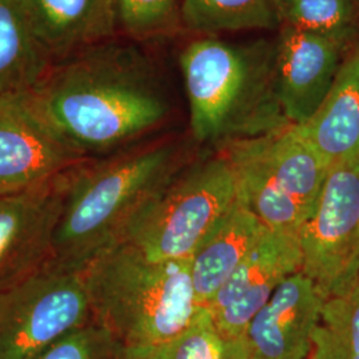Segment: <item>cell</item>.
I'll list each match as a JSON object with an SVG mask.
<instances>
[{
	"label": "cell",
	"mask_w": 359,
	"mask_h": 359,
	"mask_svg": "<svg viewBox=\"0 0 359 359\" xmlns=\"http://www.w3.org/2000/svg\"><path fill=\"white\" fill-rule=\"evenodd\" d=\"M25 95L46 126L86 158L142 137L170 112L152 63L135 48L104 41L50 65Z\"/></svg>",
	"instance_id": "1"
},
{
	"label": "cell",
	"mask_w": 359,
	"mask_h": 359,
	"mask_svg": "<svg viewBox=\"0 0 359 359\" xmlns=\"http://www.w3.org/2000/svg\"><path fill=\"white\" fill-rule=\"evenodd\" d=\"M197 142L226 145L292 126L276 83V40L233 43L203 36L180 55Z\"/></svg>",
	"instance_id": "2"
},
{
	"label": "cell",
	"mask_w": 359,
	"mask_h": 359,
	"mask_svg": "<svg viewBox=\"0 0 359 359\" xmlns=\"http://www.w3.org/2000/svg\"><path fill=\"white\" fill-rule=\"evenodd\" d=\"M180 169L179 151L172 142L102 161L88 158L72 168L50 262L84 271L95 258L123 243L132 219Z\"/></svg>",
	"instance_id": "3"
},
{
	"label": "cell",
	"mask_w": 359,
	"mask_h": 359,
	"mask_svg": "<svg viewBox=\"0 0 359 359\" xmlns=\"http://www.w3.org/2000/svg\"><path fill=\"white\" fill-rule=\"evenodd\" d=\"M92 320L123 347H158L184 332L197 305L191 259L152 261L120 243L84 269Z\"/></svg>",
	"instance_id": "4"
},
{
	"label": "cell",
	"mask_w": 359,
	"mask_h": 359,
	"mask_svg": "<svg viewBox=\"0 0 359 359\" xmlns=\"http://www.w3.org/2000/svg\"><path fill=\"white\" fill-rule=\"evenodd\" d=\"M237 201L270 231L298 238L320 201L329 167L287 126L224 145Z\"/></svg>",
	"instance_id": "5"
},
{
	"label": "cell",
	"mask_w": 359,
	"mask_h": 359,
	"mask_svg": "<svg viewBox=\"0 0 359 359\" xmlns=\"http://www.w3.org/2000/svg\"><path fill=\"white\" fill-rule=\"evenodd\" d=\"M236 201L229 161L219 154L180 169L132 219L123 243L152 261L191 259Z\"/></svg>",
	"instance_id": "6"
},
{
	"label": "cell",
	"mask_w": 359,
	"mask_h": 359,
	"mask_svg": "<svg viewBox=\"0 0 359 359\" xmlns=\"http://www.w3.org/2000/svg\"><path fill=\"white\" fill-rule=\"evenodd\" d=\"M90 321L84 271L48 262L0 290V359H34Z\"/></svg>",
	"instance_id": "7"
},
{
	"label": "cell",
	"mask_w": 359,
	"mask_h": 359,
	"mask_svg": "<svg viewBox=\"0 0 359 359\" xmlns=\"http://www.w3.org/2000/svg\"><path fill=\"white\" fill-rule=\"evenodd\" d=\"M301 271L323 299L359 273V157L329 169L320 201L298 237Z\"/></svg>",
	"instance_id": "8"
},
{
	"label": "cell",
	"mask_w": 359,
	"mask_h": 359,
	"mask_svg": "<svg viewBox=\"0 0 359 359\" xmlns=\"http://www.w3.org/2000/svg\"><path fill=\"white\" fill-rule=\"evenodd\" d=\"M71 169L35 187L0 194V290L51 261Z\"/></svg>",
	"instance_id": "9"
},
{
	"label": "cell",
	"mask_w": 359,
	"mask_h": 359,
	"mask_svg": "<svg viewBox=\"0 0 359 359\" xmlns=\"http://www.w3.org/2000/svg\"><path fill=\"white\" fill-rule=\"evenodd\" d=\"M86 160L46 126L25 92L0 99V194L39 185Z\"/></svg>",
	"instance_id": "10"
},
{
	"label": "cell",
	"mask_w": 359,
	"mask_h": 359,
	"mask_svg": "<svg viewBox=\"0 0 359 359\" xmlns=\"http://www.w3.org/2000/svg\"><path fill=\"white\" fill-rule=\"evenodd\" d=\"M299 270L298 238L265 229L206 308L218 330L231 339H241L277 287Z\"/></svg>",
	"instance_id": "11"
},
{
	"label": "cell",
	"mask_w": 359,
	"mask_h": 359,
	"mask_svg": "<svg viewBox=\"0 0 359 359\" xmlns=\"http://www.w3.org/2000/svg\"><path fill=\"white\" fill-rule=\"evenodd\" d=\"M323 297L299 270L283 281L248 325L245 359H309Z\"/></svg>",
	"instance_id": "12"
},
{
	"label": "cell",
	"mask_w": 359,
	"mask_h": 359,
	"mask_svg": "<svg viewBox=\"0 0 359 359\" xmlns=\"http://www.w3.org/2000/svg\"><path fill=\"white\" fill-rule=\"evenodd\" d=\"M276 39V83L283 115L302 126L321 107L346 53L329 39L280 27Z\"/></svg>",
	"instance_id": "13"
},
{
	"label": "cell",
	"mask_w": 359,
	"mask_h": 359,
	"mask_svg": "<svg viewBox=\"0 0 359 359\" xmlns=\"http://www.w3.org/2000/svg\"><path fill=\"white\" fill-rule=\"evenodd\" d=\"M39 43L60 60L103 43L114 34L115 3L111 0H23Z\"/></svg>",
	"instance_id": "14"
},
{
	"label": "cell",
	"mask_w": 359,
	"mask_h": 359,
	"mask_svg": "<svg viewBox=\"0 0 359 359\" xmlns=\"http://www.w3.org/2000/svg\"><path fill=\"white\" fill-rule=\"evenodd\" d=\"M302 136L330 168L359 157V43L347 52L333 86Z\"/></svg>",
	"instance_id": "15"
},
{
	"label": "cell",
	"mask_w": 359,
	"mask_h": 359,
	"mask_svg": "<svg viewBox=\"0 0 359 359\" xmlns=\"http://www.w3.org/2000/svg\"><path fill=\"white\" fill-rule=\"evenodd\" d=\"M265 226L236 201L191 257L197 305L206 309L256 245Z\"/></svg>",
	"instance_id": "16"
},
{
	"label": "cell",
	"mask_w": 359,
	"mask_h": 359,
	"mask_svg": "<svg viewBox=\"0 0 359 359\" xmlns=\"http://www.w3.org/2000/svg\"><path fill=\"white\" fill-rule=\"evenodd\" d=\"M50 65L23 0H0V99L28 92Z\"/></svg>",
	"instance_id": "17"
},
{
	"label": "cell",
	"mask_w": 359,
	"mask_h": 359,
	"mask_svg": "<svg viewBox=\"0 0 359 359\" xmlns=\"http://www.w3.org/2000/svg\"><path fill=\"white\" fill-rule=\"evenodd\" d=\"M180 18L203 36L281 27L278 0H182Z\"/></svg>",
	"instance_id": "18"
},
{
	"label": "cell",
	"mask_w": 359,
	"mask_h": 359,
	"mask_svg": "<svg viewBox=\"0 0 359 359\" xmlns=\"http://www.w3.org/2000/svg\"><path fill=\"white\" fill-rule=\"evenodd\" d=\"M355 0H278L281 27L329 39L350 50L359 34Z\"/></svg>",
	"instance_id": "19"
},
{
	"label": "cell",
	"mask_w": 359,
	"mask_h": 359,
	"mask_svg": "<svg viewBox=\"0 0 359 359\" xmlns=\"http://www.w3.org/2000/svg\"><path fill=\"white\" fill-rule=\"evenodd\" d=\"M309 359H359V273L323 302Z\"/></svg>",
	"instance_id": "20"
},
{
	"label": "cell",
	"mask_w": 359,
	"mask_h": 359,
	"mask_svg": "<svg viewBox=\"0 0 359 359\" xmlns=\"http://www.w3.org/2000/svg\"><path fill=\"white\" fill-rule=\"evenodd\" d=\"M154 359H245L241 339H231L218 330L208 309L167 344L152 347Z\"/></svg>",
	"instance_id": "21"
},
{
	"label": "cell",
	"mask_w": 359,
	"mask_h": 359,
	"mask_svg": "<svg viewBox=\"0 0 359 359\" xmlns=\"http://www.w3.org/2000/svg\"><path fill=\"white\" fill-rule=\"evenodd\" d=\"M121 345L97 322L65 334L34 359H115Z\"/></svg>",
	"instance_id": "22"
},
{
	"label": "cell",
	"mask_w": 359,
	"mask_h": 359,
	"mask_svg": "<svg viewBox=\"0 0 359 359\" xmlns=\"http://www.w3.org/2000/svg\"><path fill=\"white\" fill-rule=\"evenodd\" d=\"M115 7L124 29L144 38L160 34L173 23L179 0H115Z\"/></svg>",
	"instance_id": "23"
},
{
	"label": "cell",
	"mask_w": 359,
	"mask_h": 359,
	"mask_svg": "<svg viewBox=\"0 0 359 359\" xmlns=\"http://www.w3.org/2000/svg\"><path fill=\"white\" fill-rule=\"evenodd\" d=\"M115 359H154L152 348L120 347Z\"/></svg>",
	"instance_id": "24"
},
{
	"label": "cell",
	"mask_w": 359,
	"mask_h": 359,
	"mask_svg": "<svg viewBox=\"0 0 359 359\" xmlns=\"http://www.w3.org/2000/svg\"><path fill=\"white\" fill-rule=\"evenodd\" d=\"M355 1H357V3H358V4H359V0H355Z\"/></svg>",
	"instance_id": "25"
},
{
	"label": "cell",
	"mask_w": 359,
	"mask_h": 359,
	"mask_svg": "<svg viewBox=\"0 0 359 359\" xmlns=\"http://www.w3.org/2000/svg\"><path fill=\"white\" fill-rule=\"evenodd\" d=\"M111 1H114V3H115V0H111Z\"/></svg>",
	"instance_id": "26"
}]
</instances>
